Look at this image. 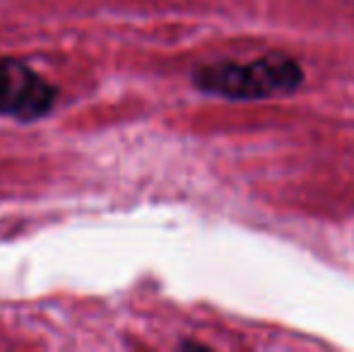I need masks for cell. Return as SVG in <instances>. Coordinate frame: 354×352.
<instances>
[{"mask_svg":"<svg viewBox=\"0 0 354 352\" xmlns=\"http://www.w3.org/2000/svg\"><path fill=\"white\" fill-rule=\"evenodd\" d=\"M301 80V66L284 53H266L246 63L222 61L203 66L193 73V82L198 89L239 102L282 97L294 92Z\"/></svg>","mask_w":354,"mask_h":352,"instance_id":"obj_1","label":"cell"},{"mask_svg":"<svg viewBox=\"0 0 354 352\" xmlns=\"http://www.w3.org/2000/svg\"><path fill=\"white\" fill-rule=\"evenodd\" d=\"M58 89L32 66L0 58V116L37 121L53 109Z\"/></svg>","mask_w":354,"mask_h":352,"instance_id":"obj_2","label":"cell"}]
</instances>
